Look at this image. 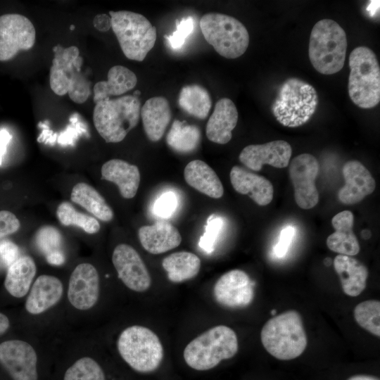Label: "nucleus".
<instances>
[{"instance_id":"obj_46","label":"nucleus","mask_w":380,"mask_h":380,"mask_svg":"<svg viewBox=\"0 0 380 380\" xmlns=\"http://www.w3.org/2000/svg\"><path fill=\"white\" fill-rule=\"evenodd\" d=\"M39 127L43 128L41 134L39 136L37 141L39 142H43L46 144H53L57 139V134H53V132L49 129L47 125V122H39Z\"/></svg>"},{"instance_id":"obj_34","label":"nucleus","mask_w":380,"mask_h":380,"mask_svg":"<svg viewBox=\"0 0 380 380\" xmlns=\"http://www.w3.org/2000/svg\"><path fill=\"white\" fill-rule=\"evenodd\" d=\"M56 215L59 222L65 226H77L90 234L100 230V224L95 217L79 212L68 201L58 205Z\"/></svg>"},{"instance_id":"obj_52","label":"nucleus","mask_w":380,"mask_h":380,"mask_svg":"<svg viewBox=\"0 0 380 380\" xmlns=\"http://www.w3.org/2000/svg\"><path fill=\"white\" fill-rule=\"evenodd\" d=\"M75 25H71L70 26V30H75Z\"/></svg>"},{"instance_id":"obj_12","label":"nucleus","mask_w":380,"mask_h":380,"mask_svg":"<svg viewBox=\"0 0 380 380\" xmlns=\"http://www.w3.org/2000/svg\"><path fill=\"white\" fill-rule=\"evenodd\" d=\"M319 169L317 160L310 153L300 154L290 163L289 176L294 188L295 201L302 209L312 208L318 203L315 180Z\"/></svg>"},{"instance_id":"obj_18","label":"nucleus","mask_w":380,"mask_h":380,"mask_svg":"<svg viewBox=\"0 0 380 380\" xmlns=\"http://www.w3.org/2000/svg\"><path fill=\"white\" fill-rule=\"evenodd\" d=\"M342 174L345 185L338 191V200L346 205L360 202L375 189L376 182L369 171L360 161H347Z\"/></svg>"},{"instance_id":"obj_30","label":"nucleus","mask_w":380,"mask_h":380,"mask_svg":"<svg viewBox=\"0 0 380 380\" xmlns=\"http://www.w3.org/2000/svg\"><path fill=\"white\" fill-rule=\"evenodd\" d=\"M162 266L170 281L179 283L198 274L201 269V260L193 253L180 251L165 257L162 261Z\"/></svg>"},{"instance_id":"obj_42","label":"nucleus","mask_w":380,"mask_h":380,"mask_svg":"<svg viewBox=\"0 0 380 380\" xmlns=\"http://www.w3.org/2000/svg\"><path fill=\"white\" fill-rule=\"evenodd\" d=\"M20 227V222L13 213L0 210V239L15 233Z\"/></svg>"},{"instance_id":"obj_22","label":"nucleus","mask_w":380,"mask_h":380,"mask_svg":"<svg viewBox=\"0 0 380 380\" xmlns=\"http://www.w3.org/2000/svg\"><path fill=\"white\" fill-rule=\"evenodd\" d=\"M138 236L143 248L152 254H160L170 251L177 247L182 241L177 229L165 221H158L152 225L141 227Z\"/></svg>"},{"instance_id":"obj_3","label":"nucleus","mask_w":380,"mask_h":380,"mask_svg":"<svg viewBox=\"0 0 380 380\" xmlns=\"http://www.w3.org/2000/svg\"><path fill=\"white\" fill-rule=\"evenodd\" d=\"M53 51L49 76L51 90L58 96L68 94L76 103H84L91 94V82L82 71L83 58L78 48L57 44Z\"/></svg>"},{"instance_id":"obj_16","label":"nucleus","mask_w":380,"mask_h":380,"mask_svg":"<svg viewBox=\"0 0 380 380\" xmlns=\"http://www.w3.org/2000/svg\"><path fill=\"white\" fill-rule=\"evenodd\" d=\"M99 291V275L95 267L87 262L79 264L69 279L70 303L77 310H89L98 301Z\"/></svg>"},{"instance_id":"obj_13","label":"nucleus","mask_w":380,"mask_h":380,"mask_svg":"<svg viewBox=\"0 0 380 380\" xmlns=\"http://www.w3.org/2000/svg\"><path fill=\"white\" fill-rule=\"evenodd\" d=\"M0 364L13 380H37V355L34 348L21 340L0 343Z\"/></svg>"},{"instance_id":"obj_25","label":"nucleus","mask_w":380,"mask_h":380,"mask_svg":"<svg viewBox=\"0 0 380 380\" xmlns=\"http://www.w3.org/2000/svg\"><path fill=\"white\" fill-rule=\"evenodd\" d=\"M101 179L115 184L121 196L132 198L137 194L140 183V172L135 165L120 159L106 162L101 167Z\"/></svg>"},{"instance_id":"obj_50","label":"nucleus","mask_w":380,"mask_h":380,"mask_svg":"<svg viewBox=\"0 0 380 380\" xmlns=\"http://www.w3.org/2000/svg\"><path fill=\"white\" fill-rule=\"evenodd\" d=\"M347 380H379V379L370 375L357 374L349 377Z\"/></svg>"},{"instance_id":"obj_53","label":"nucleus","mask_w":380,"mask_h":380,"mask_svg":"<svg viewBox=\"0 0 380 380\" xmlns=\"http://www.w3.org/2000/svg\"><path fill=\"white\" fill-rule=\"evenodd\" d=\"M271 313H272V315H276V314H277L276 310H272L271 311Z\"/></svg>"},{"instance_id":"obj_19","label":"nucleus","mask_w":380,"mask_h":380,"mask_svg":"<svg viewBox=\"0 0 380 380\" xmlns=\"http://www.w3.org/2000/svg\"><path fill=\"white\" fill-rule=\"evenodd\" d=\"M237 121L238 111L234 102L228 98L218 100L206 124L205 134L208 139L219 144L228 143L232 139V132Z\"/></svg>"},{"instance_id":"obj_29","label":"nucleus","mask_w":380,"mask_h":380,"mask_svg":"<svg viewBox=\"0 0 380 380\" xmlns=\"http://www.w3.org/2000/svg\"><path fill=\"white\" fill-rule=\"evenodd\" d=\"M37 273L36 264L28 255L19 257L8 266L4 281L6 291L15 298H23L30 291Z\"/></svg>"},{"instance_id":"obj_28","label":"nucleus","mask_w":380,"mask_h":380,"mask_svg":"<svg viewBox=\"0 0 380 380\" xmlns=\"http://www.w3.org/2000/svg\"><path fill=\"white\" fill-rule=\"evenodd\" d=\"M137 83L136 75L127 68L117 65L108 72V80L96 83L93 87L95 103L119 96L132 89Z\"/></svg>"},{"instance_id":"obj_39","label":"nucleus","mask_w":380,"mask_h":380,"mask_svg":"<svg viewBox=\"0 0 380 380\" xmlns=\"http://www.w3.org/2000/svg\"><path fill=\"white\" fill-rule=\"evenodd\" d=\"M194 28V19L191 16L176 21V30L171 34H165L168 46L173 50L181 49L186 39L193 32Z\"/></svg>"},{"instance_id":"obj_14","label":"nucleus","mask_w":380,"mask_h":380,"mask_svg":"<svg viewBox=\"0 0 380 380\" xmlns=\"http://www.w3.org/2000/svg\"><path fill=\"white\" fill-rule=\"evenodd\" d=\"M112 262L118 278L129 289L144 292L151 284L150 274L139 254L131 246L118 245L112 255Z\"/></svg>"},{"instance_id":"obj_47","label":"nucleus","mask_w":380,"mask_h":380,"mask_svg":"<svg viewBox=\"0 0 380 380\" xmlns=\"http://www.w3.org/2000/svg\"><path fill=\"white\" fill-rule=\"evenodd\" d=\"M12 138L11 134L5 129L0 130V165L6 152L7 146Z\"/></svg>"},{"instance_id":"obj_32","label":"nucleus","mask_w":380,"mask_h":380,"mask_svg":"<svg viewBox=\"0 0 380 380\" xmlns=\"http://www.w3.org/2000/svg\"><path fill=\"white\" fill-rule=\"evenodd\" d=\"M178 104L187 114L203 120L210 110L212 101L208 91L204 87L194 84L182 88L178 97Z\"/></svg>"},{"instance_id":"obj_40","label":"nucleus","mask_w":380,"mask_h":380,"mask_svg":"<svg viewBox=\"0 0 380 380\" xmlns=\"http://www.w3.org/2000/svg\"><path fill=\"white\" fill-rule=\"evenodd\" d=\"M177 198L172 191H167L160 195L155 201L153 211L160 217L169 218L171 217L177 206Z\"/></svg>"},{"instance_id":"obj_17","label":"nucleus","mask_w":380,"mask_h":380,"mask_svg":"<svg viewBox=\"0 0 380 380\" xmlns=\"http://www.w3.org/2000/svg\"><path fill=\"white\" fill-rule=\"evenodd\" d=\"M292 148L283 140H275L263 144H251L246 146L240 153L239 158L248 168L260 171L265 164L277 168L288 166Z\"/></svg>"},{"instance_id":"obj_37","label":"nucleus","mask_w":380,"mask_h":380,"mask_svg":"<svg viewBox=\"0 0 380 380\" xmlns=\"http://www.w3.org/2000/svg\"><path fill=\"white\" fill-rule=\"evenodd\" d=\"M35 241L38 248L47 255L60 251L62 236L56 227L45 225L37 232Z\"/></svg>"},{"instance_id":"obj_4","label":"nucleus","mask_w":380,"mask_h":380,"mask_svg":"<svg viewBox=\"0 0 380 380\" xmlns=\"http://www.w3.org/2000/svg\"><path fill=\"white\" fill-rule=\"evenodd\" d=\"M318 95L309 83L290 77L279 87L271 110L277 120L288 127L307 123L316 111Z\"/></svg>"},{"instance_id":"obj_41","label":"nucleus","mask_w":380,"mask_h":380,"mask_svg":"<svg viewBox=\"0 0 380 380\" xmlns=\"http://www.w3.org/2000/svg\"><path fill=\"white\" fill-rule=\"evenodd\" d=\"M70 121V125L57 138L62 146L72 145L79 135L87 133L86 125L79 120L77 113L71 116Z\"/></svg>"},{"instance_id":"obj_23","label":"nucleus","mask_w":380,"mask_h":380,"mask_svg":"<svg viewBox=\"0 0 380 380\" xmlns=\"http://www.w3.org/2000/svg\"><path fill=\"white\" fill-rule=\"evenodd\" d=\"M331 224L335 232L327 239V246L340 255L353 256L360 250V243L353 227L354 215L350 210H343L332 217Z\"/></svg>"},{"instance_id":"obj_24","label":"nucleus","mask_w":380,"mask_h":380,"mask_svg":"<svg viewBox=\"0 0 380 380\" xmlns=\"http://www.w3.org/2000/svg\"><path fill=\"white\" fill-rule=\"evenodd\" d=\"M140 116L148 139L158 141L171 120L172 110L166 98L154 96L148 99L141 108Z\"/></svg>"},{"instance_id":"obj_1","label":"nucleus","mask_w":380,"mask_h":380,"mask_svg":"<svg viewBox=\"0 0 380 380\" xmlns=\"http://www.w3.org/2000/svg\"><path fill=\"white\" fill-rule=\"evenodd\" d=\"M260 338L265 349L281 360L298 357L308 343L301 316L293 310L270 319L261 330Z\"/></svg>"},{"instance_id":"obj_44","label":"nucleus","mask_w":380,"mask_h":380,"mask_svg":"<svg viewBox=\"0 0 380 380\" xmlns=\"http://www.w3.org/2000/svg\"><path fill=\"white\" fill-rule=\"evenodd\" d=\"M19 248L13 242L8 240L0 241V258L6 265H11L19 257Z\"/></svg>"},{"instance_id":"obj_2","label":"nucleus","mask_w":380,"mask_h":380,"mask_svg":"<svg viewBox=\"0 0 380 380\" xmlns=\"http://www.w3.org/2000/svg\"><path fill=\"white\" fill-rule=\"evenodd\" d=\"M347 44L346 32L336 21L319 20L309 40L308 56L314 68L323 75L339 72L344 65Z\"/></svg>"},{"instance_id":"obj_43","label":"nucleus","mask_w":380,"mask_h":380,"mask_svg":"<svg viewBox=\"0 0 380 380\" xmlns=\"http://www.w3.org/2000/svg\"><path fill=\"white\" fill-rule=\"evenodd\" d=\"M293 236L294 228L291 226L286 227L281 230L279 241L274 247V254L277 258H282L286 254Z\"/></svg>"},{"instance_id":"obj_6","label":"nucleus","mask_w":380,"mask_h":380,"mask_svg":"<svg viewBox=\"0 0 380 380\" xmlns=\"http://www.w3.org/2000/svg\"><path fill=\"white\" fill-rule=\"evenodd\" d=\"M238 348L235 331L225 325H218L190 341L184 348V358L192 369L204 371L233 357Z\"/></svg>"},{"instance_id":"obj_36","label":"nucleus","mask_w":380,"mask_h":380,"mask_svg":"<svg viewBox=\"0 0 380 380\" xmlns=\"http://www.w3.org/2000/svg\"><path fill=\"white\" fill-rule=\"evenodd\" d=\"M63 380H106L101 366L94 359L84 357L77 360L65 372Z\"/></svg>"},{"instance_id":"obj_49","label":"nucleus","mask_w":380,"mask_h":380,"mask_svg":"<svg viewBox=\"0 0 380 380\" xmlns=\"http://www.w3.org/2000/svg\"><path fill=\"white\" fill-rule=\"evenodd\" d=\"M10 327L8 318L3 313L0 312V335L4 334Z\"/></svg>"},{"instance_id":"obj_31","label":"nucleus","mask_w":380,"mask_h":380,"mask_svg":"<svg viewBox=\"0 0 380 380\" xmlns=\"http://www.w3.org/2000/svg\"><path fill=\"white\" fill-rule=\"evenodd\" d=\"M70 198L101 221L109 222L113 218V212L104 198L87 183L76 184L72 189Z\"/></svg>"},{"instance_id":"obj_33","label":"nucleus","mask_w":380,"mask_h":380,"mask_svg":"<svg viewBox=\"0 0 380 380\" xmlns=\"http://www.w3.org/2000/svg\"><path fill=\"white\" fill-rule=\"evenodd\" d=\"M201 139V131L196 125L175 120L167 134L166 141L175 151L189 153L197 148Z\"/></svg>"},{"instance_id":"obj_10","label":"nucleus","mask_w":380,"mask_h":380,"mask_svg":"<svg viewBox=\"0 0 380 380\" xmlns=\"http://www.w3.org/2000/svg\"><path fill=\"white\" fill-rule=\"evenodd\" d=\"M206 42L220 56L234 59L242 56L249 44L246 27L236 18L219 13H208L200 20Z\"/></svg>"},{"instance_id":"obj_27","label":"nucleus","mask_w":380,"mask_h":380,"mask_svg":"<svg viewBox=\"0 0 380 380\" xmlns=\"http://www.w3.org/2000/svg\"><path fill=\"white\" fill-rule=\"evenodd\" d=\"M186 183L199 192L213 198H220L224 194L222 184L216 172L205 162L194 160L184 170Z\"/></svg>"},{"instance_id":"obj_35","label":"nucleus","mask_w":380,"mask_h":380,"mask_svg":"<svg viewBox=\"0 0 380 380\" xmlns=\"http://www.w3.org/2000/svg\"><path fill=\"white\" fill-rule=\"evenodd\" d=\"M356 322L365 330L380 336V302L367 300L358 303L353 310Z\"/></svg>"},{"instance_id":"obj_51","label":"nucleus","mask_w":380,"mask_h":380,"mask_svg":"<svg viewBox=\"0 0 380 380\" xmlns=\"http://www.w3.org/2000/svg\"><path fill=\"white\" fill-rule=\"evenodd\" d=\"M141 94V91L139 90H136L134 94H133V96H136L138 98V96Z\"/></svg>"},{"instance_id":"obj_38","label":"nucleus","mask_w":380,"mask_h":380,"mask_svg":"<svg viewBox=\"0 0 380 380\" xmlns=\"http://www.w3.org/2000/svg\"><path fill=\"white\" fill-rule=\"evenodd\" d=\"M223 227L222 219L215 215H210L206 221L205 232L200 238L199 247L205 253L214 251L215 245Z\"/></svg>"},{"instance_id":"obj_5","label":"nucleus","mask_w":380,"mask_h":380,"mask_svg":"<svg viewBox=\"0 0 380 380\" xmlns=\"http://www.w3.org/2000/svg\"><path fill=\"white\" fill-rule=\"evenodd\" d=\"M140 112V101L133 95L101 101L93 110L94 127L106 142L118 143L137 125Z\"/></svg>"},{"instance_id":"obj_11","label":"nucleus","mask_w":380,"mask_h":380,"mask_svg":"<svg viewBox=\"0 0 380 380\" xmlns=\"http://www.w3.org/2000/svg\"><path fill=\"white\" fill-rule=\"evenodd\" d=\"M35 39V28L27 18L18 13L0 15V61L32 49Z\"/></svg>"},{"instance_id":"obj_9","label":"nucleus","mask_w":380,"mask_h":380,"mask_svg":"<svg viewBox=\"0 0 380 380\" xmlns=\"http://www.w3.org/2000/svg\"><path fill=\"white\" fill-rule=\"evenodd\" d=\"M122 358L134 370L151 372L163 357V348L158 336L147 327L134 325L124 329L117 342Z\"/></svg>"},{"instance_id":"obj_45","label":"nucleus","mask_w":380,"mask_h":380,"mask_svg":"<svg viewBox=\"0 0 380 380\" xmlns=\"http://www.w3.org/2000/svg\"><path fill=\"white\" fill-rule=\"evenodd\" d=\"M93 25L100 32H107L111 28L110 17L105 13L98 14L93 19Z\"/></svg>"},{"instance_id":"obj_8","label":"nucleus","mask_w":380,"mask_h":380,"mask_svg":"<svg viewBox=\"0 0 380 380\" xmlns=\"http://www.w3.org/2000/svg\"><path fill=\"white\" fill-rule=\"evenodd\" d=\"M109 14L111 28L124 55L130 60L144 61L155 45L156 27L140 13L120 11Z\"/></svg>"},{"instance_id":"obj_48","label":"nucleus","mask_w":380,"mask_h":380,"mask_svg":"<svg viewBox=\"0 0 380 380\" xmlns=\"http://www.w3.org/2000/svg\"><path fill=\"white\" fill-rule=\"evenodd\" d=\"M46 260L51 265H59L64 262L65 258L63 253L58 251L47 255Z\"/></svg>"},{"instance_id":"obj_15","label":"nucleus","mask_w":380,"mask_h":380,"mask_svg":"<svg viewBox=\"0 0 380 380\" xmlns=\"http://www.w3.org/2000/svg\"><path fill=\"white\" fill-rule=\"evenodd\" d=\"M213 295L221 305L235 308L248 305L254 296V283L248 274L232 270L222 274L213 287Z\"/></svg>"},{"instance_id":"obj_7","label":"nucleus","mask_w":380,"mask_h":380,"mask_svg":"<svg viewBox=\"0 0 380 380\" xmlns=\"http://www.w3.org/2000/svg\"><path fill=\"white\" fill-rule=\"evenodd\" d=\"M348 94L357 106L372 108L380 101V67L374 52L367 46L355 48L349 56Z\"/></svg>"},{"instance_id":"obj_21","label":"nucleus","mask_w":380,"mask_h":380,"mask_svg":"<svg viewBox=\"0 0 380 380\" xmlns=\"http://www.w3.org/2000/svg\"><path fill=\"white\" fill-rule=\"evenodd\" d=\"M229 176L232 185L238 193L248 195L254 202L261 206L271 203L274 188L265 177L236 165L232 168Z\"/></svg>"},{"instance_id":"obj_20","label":"nucleus","mask_w":380,"mask_h":380,"mask_svg":"<svg viewBox=\"0 0 380 380\" xmlns=\"http://www.w3.org/2000/svg\"><path fill=\"white\" fill-rule=\"evenodd\" d=\"M63 286L61 281L51 275L39 276L32 284L25 301V309L32 315L41 314L61 298Z\"/></svg>"},{"instance_id":"obj_26","label":"nucleus","mask_w":380,"mask_h":380,"mask_svg":"<svg viewBox=\"0 0 380 380\" xmlns=\"http://www.w3.org/2000/svg\"><path fill=\"white\" fill-rule=\"evenodd\" d=\"M334 267L345 294L355 297L365 290L368 271L362 263L350 256L339 254L334 260Z\"/></svg>"}]
</instances>
